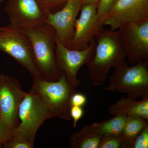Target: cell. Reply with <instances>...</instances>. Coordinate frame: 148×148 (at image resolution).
<instances>
[{
    "mask_svg": "<svg viewBox=\"0 0 148 148\" xmlns=\"http://www.w3.org/2000/svg\"><path fill=\"white\" fill-rule=\"evenodd\" d=\"M76 88L63 72L56 81L45 79L41 76L33 77L31 90L38 93L49 111V119H71V99Z\"/></svg>",
    "mask_w": 148,
    "mask_h": 148,
    "instance_id": "obj_3",
    "label": "cell"
},
{
    "mask_svg": "<svg viewBox=\"0 0 148 148\" xmlns=\"http://www.w3.org/2000/svg\"><path fill=\"white\" fill-rule=\"evenodd\" d=\"M84 110L83 107L79 106H72L70 111L71 118L73 119V127L76 128L78 122L82 118L84 115Z\"/></svg>",
    "mask_w": 148,
    "mask_h": 148,
    "instance_id": "obj_24",
    "label": "cell"
},
{
    "mask_svg": "<svg viewBox=\"0 0 148 148\" xmlns=\"http://www.w3.org/2000/svg\"><path fill=\"white\" fill-rule=\"evenodd\" d=\"M21 31L29 39L34 64L41 76L50 81L58 80L63 72L56 59L54 29L45 24Z\"/></svg>",
    "mask_w": 148,
    "mask_h": 148,
    "instance_id": "obj_2",
    "label": "cell"
},
{
    "mask_svg": "<svg viewBox=\"0 0 148 148\" xmlns=\"http://www.w3.org/2000/svg\"><path fill=\"white\" fill-rule=\"evenodd\" d=\"M95 40L94 53L86 65L91 83L99 86L106 82L111 68L127 65V54L118 31L102 30Z\"/></svg>",
    "mask_w": 148,
    "mask_h": 148,
    "instance_id": "obj_1",
    "label": "cell"
},
{
    "mask_svg": "<svg viewBox=\"0 0 148 148\" xmlns=\"http://www.w3.org/2000/svg\"><path fill=\"white\" fill-rule=\"evenodd\" d=\"M102 137L90 125H84L82 129L71 135L69 145L72 148H99Z\"/></svg>",
    "mask_w": 148,
    "mask_h": 148,
    "instance_id": "obj_15",
    "label": "cell"
},
{
    "mask_svg": "<svg viewBox=\"0 0 148 148\" xmlns=\"http://www.w3.org/2000/svg\"><path fill=\"white\" fill-rule=\"evenodd\" d=\"M148 148V125L134 140L131 148Z\"/></svg>",
    "mask_w": 148,
    "mask_h": 148,
    "instance_id": "obj_22",
    "label": "cell"
},
{
    "mask_svg": "<svg viewBox=\"0 0 148 148\" xmlns=\"http://www.w3.org/2000/svg\"><path fill=\"white\" fill-rule=\"evenodd\" d=\"M3 0H0V3L3 2ZM3 29V27H0V31H1V30H2Z\"/></svg>",
    "mask_w": 148,
    "mask_h": 148,
    "instance_id": "obj_27",
    "label": "cell"
},
{
    "mask_svg": "<svg viewBox=\"0 0 148 148\" xmlns=\"http://www.w3.org/2000/svg\"><path fill=\"white\" fill-rule=\"evenodd\" d=\"M118 30L128 63L148 62V19L127 23Z\"/></svg>",
    "mask_w": 148,
    "mask_h": 148,
    "instance_id": "obj_8",
    "label": "cell"
},
{
    "mask_svg": "<svg viewBox=\"0 0 148 148\" xmlns=\"http://www.w3.org/2000/svg\"><path fill=\"white\" fill-rule=\"evenodd\" d=\"M0 119H1V113H0Z\"/></svg>",
    "mask_w": 148,
    "mask_h": 148,
    "instance_id": "obj_28",
    "label": "cell"
},
{
    "mask_svg": "<svg viewBox=\"0 0 148 148\" xmlns=\"http://www.w3.org/2000/svg\"><path fill=\"white\" fill-rule=\"evenodd\" d=\"M121 133L102 136L99 148H123Z\"/></svg>",
    "mask_w": 148,
    "mask_h": 148,
    "instance_id": "obj_18",
    "label": "cell"
},
{
    "mask_svg": "<svg viewBox=\"0 0 148 148\" xmlns=\"http://www.w3.org/2000/svg\"><path fill=\"white\" fill-rule=\"evenodd\" d=\"M66 1H68V0H66Z\"/></svg>",
    "mask_w": 148,
    "mask_h": 148,
    "instance_id": "obj_29",
    "label": "cell"
},
{
    "mask_svg": "<svg viewBox=\"0 0 148 148\" xmlns=\"http://www.w3.org/2000/svg\"><path fill=\"white\" fill-rule=\"evenodd\" d=\"M96 45L92 40L84 50L72 49L62 45L56 37V55L58 66L75 88L81 84L77 78L79 69L87 64L94 53Z\"/></svg>",
    "mask_w": 148,
    "mask_h": 148,
    "instance_id": "obj_12",
    "label": "cell"
},
{
    "mask_svg": "<svg viewBox=\"0 0 148 148\" xmlns=\"http://www.w3.org/2000/svg\"><path fill=\"white\" fill-rule=\"evenodd\" d=\"M98 0H81L82 4L91 3H98Z\"/></svg>",
    "mask_w": 148,
    "mask_h": 148,
    "instance_id": "obj_26",
    "label": "cell"
},
{
    "mask_svg": "<svg viewBox=\"0 0 148 148\" xmlns=\"http://www.w3.org/2000/svg\"><path fill=\"white\" fill-rule=\"evenodd\" d=\"M148 19V0H117L102 21L116 31L130 22Z\"/></svg>",
    "mask_w": 148,
    "mask_h": 148,
    "instance_id": "obj_9",
    "label": "cell"
},
{
    "mask_svg": "<svg viewBox=\"0 0 148 148\" xmlns=\"http://www.w3.org/2000/svg\"><path fill=\"white\" fill-rule=\"evenodd\" d=\"M46 13H53L61 10L67 2L66 0H36Z\"/></svg>",
    "mask_w": 148,
    "mask_h": 148,
    "instance_id": "obj_19",
    "label": "cell"
},
{
    "mask_svg": "<svg viewBox=\"0 0 148 148\" xmlns=\"http://www.w3.org/2000/svg\"><path fill=\"white\" fill-rule=\"evenodd\" d=\"M98 3L86 4L82 6L80 15L75 23L71 49L82 50L87 48L102 30L103 26L97 11Z\"/></svg>",
    "mask_w": 148,
    "mask_h": 148,
    "instance_id": "obj_11",
    "label": "cell"
},
{
    "mask_svg": "<svg viewBox=\"0 0 148 148\" xmlns=\"http://www.w3.org/2000/svg\"><path fill=\"white\" fill-rule=\"evenodd\" d=\"M82 5L81 0H68L61 10L48 13L47 16L46 24L54 29L58 40L69 48L73 38L77 16Z\"/></svg>",
    "mask_w": 148,
    "mask_h": 148,
    "instance_id": "obj_13",
    "label": "cell"
},
{
    "mask_svg": "<svg viewBox=\"0 0 148 148\" xmlns=\"http://www.w3.org/2000/svg\"><path fill=\"white\" fill-rule=\"evenodd\" d=\"M14 129L0 119V146L3 145L13 137Z\"/></svg>",
    "mask_w": 148,
    "mask_h": 148,
    "instance_id": "obj_20",
    "label": "cell"
},
{
    "mask_svg": "<svg viewBox=\"0 0 148 148\" xmlns=\"http://www.w3.org/2000/svg\"><path fill=\"white\" fill-rule=\"evenodd\" d=\"M108 112L112 115L135 116L148 120V97L137 101L127 97L121 98L109 107Z\"/></svg>",
    "mask_w": 148,
    "mask_h": 148,
    "instance_id": "obj_14",
    "label": "cell"
},
{
    "mask_svg": "<svg viewBox=\"0 0 148 148\" xmlns=\"http://www.w3.org/2000/svg\"><path fill=\"white\" fill-rule=\"evenodd\" d=\"M2 148H33L34 145L25 140L12 137L10 140L0 146Z\"/></svg>",
    "mask_w": 148,
    "mask_h": 148,
    "instance_id": "obj_21",
    "label": "cell"
},
{
    "mask_svg": "<svg viewBox=\"0 0 148 148\" xmlns=\"http://www.w3.org/2000/svg\"><path fill=\"white\" fill-rule=\"evenodd\" d=\"M0 51L12 57L33 77L40 76L34 64L29 39L23 31L3 27L0 31Z\"/></svg>",
    "mask_w": 148,
    "mask_h": 148,
    "instance_id": "obj_6",
    "label": "cell"
},
{
    "mask_svg": "<svg viewBox=\"0 0 148 148\" xmlns=\"http://www.w3.org/2000/svg\"><path fill=\"white\" fill-rule=\"evenodd\" d=\"M126 116L116 115L114 117L100 123H94L90 127L98 135L101 136L121 133L124 127Z\"/></svg>",
    "mask_w": 148,
    "mask_h": 148,
    "instance_id": "obj_17",
    "label": "cell"
},
{
    "mask_svg": "<svg viewBox=\"0 0 148 148\" xmlns=\"http://www.w3.org/2000/svg\"><path fill=\"white\" fill-rule=\"evenodd\" d=\"M26 92L16 79L0 74L1 119L14 129L18 125V108Z\"/></svg>",
    "mask_w": 148,
    "mask_h": 148,
    "instance_id": "obj_10",
    "label": "cell"
},
{
    "mask_svg": "<svg viewBox=\"0 0 148 148\" xmlns=\"http://www.w3.org/2000/svg\"><path fill=\"white\" fill-rule=\"evenodd\" d=\"M106 91L125 93L130 98L143 99L148 97V62L144 61L129 67L127 65L116 69L111 75Z\"/></svg>",
    "mask_w": 148,
    "mask_h": 148,
    "instance_id": "obj_5",
    "label": "cell"
},
{
    "mask_svg": "<svg viewBox=\"0 0 148 148\" xmlns=\"http://www.w3.org/2000/svg\"><path fill=\"white\" fill-rule=\"evenodd\" d=\"M87 97L84 93L75 92L71 99V106H79L83 108L87 103Z\"/></svg>",
    "mask_w": 148,
    "mask_h": 148,
    "instance_id": "obj_25",
    "label": "cell"
},
{
    "mask_svg": "<svg viewBox=\"0 0 148 148\" xmlns=\"http://www.w3.org/2000/svg\"><path fill=\"white\" fill-rule=\"evenodd\" d=\"M148 121L135 116H126L124 127L121 134L123 148H131L137 136L148 125Z\"/></svg>",
    "mask_w": 148,
    "mask_h": 148,
    "instance_id": "obj_16",
    "label": "cell"
},
{
    "mask_svg": "<svg viewBox=\"0 0 148 148\" xmlns=\"http://www.w3.org/2000/svg\"><path fill=\"white\" fill-rule=\"evenodd\" d=\"M20 123L14 129V137L34 145L38 130L49 119V111L38 93L31 90L26 92L18 110Z\"/></svg>",
    "mask_w": 148,
    "mask_h": 148,
    "instance_id": "obj_4",
    "label": "cell"
},
{
    "mask_svg": "<svg viewBox=\"0 0 148 148\" xmlns=\"http://www.w3.org/2000/svg\"><path fill=\"white\" fill-rule=\"evenodd\" d=\"M117 0H98L97 11L101 23L107 12L113 5Z\"/></svg>",
    "mask_w": 148,
    "mask_h": 148,
    "instance_id": "obj_23",
    "label": "cell"
},
{
    "mask_svg": "<svg viewBox=\"0 0 148 148\" xmlns=\"http://www.w3.org/2000/svg\"><path fill=\"white\" fill-rule=\"evenodd\" d=\"M4 10L11 28L19 30L32 29L46 24L47 13L36 0H8Z\"/></svg>",
    "mask_w": 148,
    "mask_h": 148,
    "instance_id": "obj_7",
    "label": "cell"
}]
</instances>
